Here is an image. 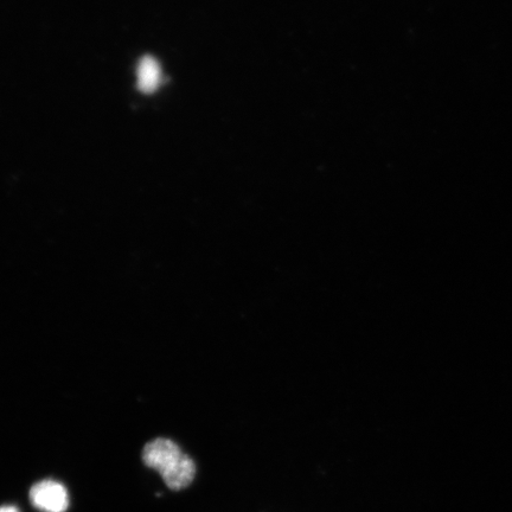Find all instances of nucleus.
<instances>
[{
	"label": "nucleus",
	"instance_id": "nucleus-1",
	"mask_svg": "<svg viewBox=\"0 0 512 512\" xmlns=\"http://www.w3.org/2000/svg\"><path fill=\"white\" fill-rule=\"evenodd\" d=\"M143 462L150 469L159 472L166 486L174 491L188 488L196 476L194 460L170 439L157 438L146 444Z\"/></svg>",
	"mask_w": 512,
	"mask_h": 512
},
{
	"label": "nucleus",
	"instance_id": "nucleus-2",
	"mask_svg": "<svg viewBox=\"0 0 512 512\" xmlns=\"http://www.w3.org/2000/svg\"><path fill=\"white\" fill-rule=\"evenodd\" d=\"M30 501L35 508L44 512H66L69 507L66 488L54 480H43L32 486Z\"/></svg>",
	"mask_w": 512,
	"mask_h": 512
},
{
	"label": "nucleus",
	"instance_id": "nucleus-3",
	"mask_svg": "<svg viewBox=\"0 0 512 512\" xmlns=\"http://www.w3.org/2000/svg\"><path fill=\"white\" fill-rule=\"evenodd\" d=\"M138 87L140 91L150 94L162 83V69L159 63L151 56L143 57L137 69Z\"/></svg>",
	"mask_w": 512,
	"mask_h": 512
},
{
	"label": "nucleus",
	"instance_id": "nucleus-4",
	"mask_svg": "<svg viewBox=\"0 0 512 512\" xmlns=\"http://www.w3.org/2000/svg\"><path fill=\"white\" fill-rule=\"evenodd\" d=\"M0 512H19L16 507H2Z\"/></svg>",
	"mask_w": 512,
	"mask_h": 512
}]
</instances>
